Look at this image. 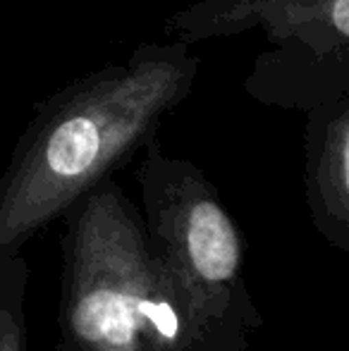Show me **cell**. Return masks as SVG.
<instances>
[{
	"label": "cell",
	"mask_w": 349,
	"mask_h": 351,
	"mask_svg": "<svg viewBox=\"0 0 349 351\" xmlns=\"http://www.w3.org/2000/svg\"><path fill=\"white\" fill-rule=\"evenodd\" d=\"M201 60L180 41L141 43L36 103L0 175V258L130 160L189 96Z\"/></svg>",
	"instance_id": "1"
},
{
	"label": "cell",
	"mask_w": 349,
	"mask_h": 351,
	"mask_svg": "<svg viewBox=\"0 0 349 351\" xmlns=\"http://www.w3.org/2000/svg\"><path fill=\"white\" fill-rule=\"evenodd\" d=\"M149 251L194 299L220 318L263 325L244 280V239L218 189L199 165L163 151L158 136L141 148L136 167Z\"/></svg>",
	"instance_id": "2"
},
{
	"label": "cell",
	"mask_w": 349,
	"mask_h": 351,
	"mask_svg": "<svg viewBox=\"0 0 349 351\" xmlns=\"http://www.w3.org/2000/svg\"><path fill=\"white\" fill-rule=\"evenodd\" d=\"M56 351H141L136 301L144 280L141 213L112 177L65 213Z\"/></svg>",
	"instance_id": "3"
},
{
	"label": "cell",
	"mask_w": 349,
	"mask_h": 351,
	"mask_svg": "<svg viewBox=\"0 0 349 351\" xmlns=\"http://www.w3.org/2000/svg\"><path fill=\"white\" fill-rule=\"evenodd\" d=\"M263 27L273 46L349 53V0H201L163 24L168 41L196 43Z\"/></svg>",
	"instance_id": "4"
},
{
	"label": "cell",
	"mask_w": 349,
	"mask_h": 351,
	"mask_svg": "<svg viewBox=\"0 0 349 351\" xmlns=\"http://www.w3.org/2000/svg\"><path fill=\"white\" fill-rule=\"evenodd\" d=\"M136 332L141 351H247L252 342L247 328L194 299L151 251L136 301Z\"/></svg>",
	"instance_id": "5"
},
{
	"label": "cell",
	"mask_w": 349,
	"mask_h": 351,
	"mask_svg": "<svg viewBox=\"0 0 349 351\" xmlns=\"http://www.w3.org/2000/svg\"><path fill=\"white\" fill-rule=\"evenodd\" d=\"M304 189L323 241L349 251V93L306 110Z\"/></svg>",
	"instance_id": "6"
},
{
	"label": "cell",
	"mask_w": 349,
	"mask_h": 351,
	"mask_svg": "<svg viewBox=\"0 0 349 351\" xmlns=\"http://www.w3.org/2000/svg\"><path fill=\"white\" fill-rule=\"evenodd\" d=\"M244 86L265 106L309 110L349 93V53L328 56L304 46H275L258 56Z\"/></svg>",
	"instance_id": "7"
},
{
	"label": "cell",
	"mask_w": 349,
	"mask_h": 351,
	"mask_svg": "<svg viewBox=\"0 0 349 351\" xmlns=\"http://www.w3.org/2000/svg\"><path fill=\"white\" fill-rule=\"evenodd\" d=\"M29 265L22 254L0 258V351H29Z\"/></svg>",
	"instance_id": "8"
}]
</instances>
